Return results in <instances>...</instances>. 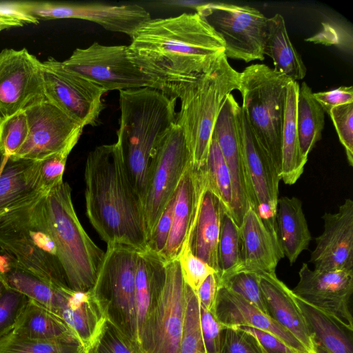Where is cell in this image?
<instances>
[{
	"instance_id": "54",
	"label": "cell",
	"mask_w": 353,
	"mask_h": 353,
	"mask_svg": "<svg viewBox=\"0 0 353 353\" xmlns=\"http://www.w3.org/2000/svg\"><path fill=\"white\" fill-rule=\"evenodd\" d=\"M21 26H22L15 22L0 20V32L9 28Z\"/></svg>"
},
{
	"instance_id": "21",
	"label": "cell",
	"mask_w": 353,
	"mask_h": 353,
	"mask_svg": "<svg viewBox=\"0 0 353 353\" xmlns=\"http://www.w3.org/2000/svg\"><path fill=\"white\" fill-rule=\"evenodd\" d=\"M206 185L205 168L196 169L192 163L175 192L171 230L167 243L159 254L165 263L176 260L183 246L188 243Z\"/></svg>"
},
{
	"instance_id": "37",
	"label": "cell",
	"mask_w": 353,
	"mask_h": 353,
	"mask_svg": "<svg viewBox=\"0 0 353 353\" xmlns=\"http://www.w3.org/2000/svg\"><path fill=\"white\" fill-rule=\"evenodd\" d=\"M0 353H86L74 336L38 340L21 338L9 333L0 341Z\"/></svg>"
},
{
	"instance_id": "14",
	"label": "cell",
	"mask_w": 353,
	"mask_h": 353,
	"mask_svg": "<svg viewBox=\"0 0 353 353\" xmlns=\"http://www.w3.org/2000/svg\"><path fill=\"white\" fill-rule=\"evenodd\" d=\"M237 123L250 206L277 236L276 215L279 175L258 143L241 108Z\"/></svg>"
},
{
	"instance_id": "36",
	"label": "cell",
	"mask_w": 353,
	"mask_h": 353,
	"mask_svg": "<svg viewBox=\"0 0 353 353\" xmlns=\"http://www.w3.org/2000/svg\"><path fill=\"white\" fill-rule=\"evenodd\" d=\"M218 276L220 284L241 272L242 245L240 227L232 216L224 212L218 244Z\"/></svg>"
},
{
	"instance_id": "1",
	"label": "cell",
	"mask_w": 353,
	"mask_h": 353,
	"mask_svg": "<svg viewBox=\"0 0 353 353\" xmlns=\"http://www.w3.org/2000/svg\"><path fill=\"white\" fill-rule=\"evenodd\" d=\"M133 62L169 97L195 80L224 52L219 34L197 12L150 19L130 37Z\"/></svg>"
},
{
	"instance_id": "23",
	"label": "cell",
	"mask_w": 353,
	"mask_h": 353,
	"mask_svg": "<svg viewBox=\"0 0 353 353\" xmlns=\"http://www.w3.org/2000/svg\"><path fill=\"white\" fill-rule=\"evenodd\" d=\"M214 314L224 327H254L274 334L289 347L301 353L310 352L270 315L225 286H219Z\"/></svg>"
},
{
	"instance_id": "18",
	"label": "cell",
	"mask_w": 353,
	"mask_h": 353,
	"mask_svg": "<svg viewBox=\"0 0 353 353\" xmlns=\"http://www.w3.org/2000/svg\"><path fill=\"white\" fill-rule=\"evenodd\" d=\"M294 294L323 311L352 332L353 318L350 301L353 292V270H311L303 263Z\"/></svg>"
},
{
	"instance_id": "47",
	"label": "cell",
	"mask_w": 353,
	"mask_h": 353,
	"mask_svg": "<svg viewBox=\"0 0 353 353\" xmlns=\"http://www.w3.org/2000/svg\"><path fill=\"white\" fill-rule=\"evenodd\" d=\"M26 299L19 292L5 288L0 297V341L12 331Z\"/></svg>"
},
{
	"instance_id": "10",
	"label": "cell",
	"mask_w": 353,
	"mask_h": 353,
	"mask_svg": "<svg viewBox=\"0 0 353 353\" xmlns=\"http://www.w3.org/2000/svg\"><path fill=\"white\" fill-rule=\"evenodd\" d=\"M192 163L183 132L174 123L159 144L151 163L143 201L148 241Z\"/></svg>"
},
{
	"instance_id": "11",
	"label": "cell",
	"mask_w": 353,
	"mask_h": 353,
	"mask_svg": "<svg viewBox=\"0 0 353 353\" xmlns=\"http://www.w3.org/2000/svg\"><path fill=\"white\" fill-rule=\"evenodd\" d=\"M62 63L108 92L141 88L157 89L155 83L131 59L128 46H106L94 42L87 48L75 49Z\"/></svg>"
},
{
	"instance_id": "4",
	"label": "cell",
	"mask_w": 353,
	"mask_h": 353,
	"mask_svg": "<svg viewBox=\"0 0 353 353\" xmlns=\"http://www.w3.org/2000/svg\"><path fill=\"white\" fill-rule=\"evenodd\" d=\"M239 77L240 72L221 52L195 80L179 87L172 94L181 101L175 124L183 132L196 169L206 165L216 120L227 96L239 90Z\"/></svg>"
},
{
	"instance_id": "46",
	"label": "cell",
	"mask_w": 353,
	"mask_h": 353,
	"mask_svg": "<svg viewBox=\"0 0 353 353\" xmlns=\"http://www.w3.org/2000/svg\"><path fill=\"white\" fill-rule=\"evenodd\" d=\"M69 154L59 153L39 161V184L41 190L47 194L61 183Z\"/></svg>"
},
{
	"instance_id": "48",
	"label": "cell",
	"mask_w": 353,
	"mask_h": 353,
	"mask_svg": "<svg viewBox=\"0 0 353 353\" xmlns=\"http://www.w3.org/2000/svg\"><path fill=\"white\" fill-rule=\"evenodd\" d=\"M199 316L201 335L206 353H220L221 333L224 326L213 313L200 305Z\"/></svg>"
},
{
	"instance_id": "19",
	"label": "cell",
	"mask_w": 353,
	"mask_h": 353,
	"mask_svg": "<svg viewBox=\"0 0 353 353\" xmlns=\"http://www.w3.org/2000/svg\"><path fill=\"white\" fill-rule=\"evenodd\" d=\"M240 108L234 96L228 94L220 109L212 133L230 172L232 181L231 216L239 227L250 207L238 130L237 116Z\"/></svg>"
},
{
	"instance_id": "3",
	"label": "cell",
	"mask_w": 353,
	"mask_h": 353,
	"mask_svg": "<svg viewBox=\"0 0 353 353\" xmlns=\"http://www.w3.org/2000/svg\"><path fill=\"white\" fill-rule=\"evenodd\" d=\"M176 99L152 88L119 91L117 141L129 177L143 204L155 151L175 123Z\"/></svg>"
},
{
	"instance_id": "12",
	"label": "cell",
	"mask_w": 353,
	"mask_h": 353,
	"mask_svg": "<svg viewBox=\"0 0 353 353\" xmlns=\"http://www.w3.org/2000/svg\"><path fill=\"white\" fill-rule=\"evenodd\" d=\"M41 71L48 100L83 128L98 125L106 90L53 58L41 63Z\"/></svg>"
},
{
	"instance_id": "39",
	"label": "cell",
	"mask_w": 353,
	"mask_h": 353,
	"mask_svg": "<svg viewBox=\"0 0 353 353\" xmlns=\"http://www.w3.org/2000/svg\"><path fill=\"white\" fill-rule=\"evenodd\" d=\"M185 301L183 328L177 353H206L201 335L197 295L187 284Z\"/></svg>"
},
{
	"instance_id": "44",
	"label": "cell",
	"mask_w": 353,
	"mask_h": 353,
	"mask_svg": "<svg viewBox=\"0 0 353 353\" xmlns=\"http://www.w3.org/2000/svg\"><path fill=\"white\" fill-rule=\"evenodd\" d=\"M329 115L345 149L347 163L353 166V103L333 108Z\"/></svg>"
},
{
	"instance_id": "59",
	"label": "cell",
	"mask_w": 353,
	"mask_h": 353,
	"mask_svg": "<svg viewBox=\"0 0 353 353\" xmlns=\"http://www.w3.org/2000/svg\"><path fill=\"white\" fill-rule=\"evenodd\" d=\"M260 346H261V345H260ZM261 350H262L263 353H268V352H267L264 349H263L262 347H261ZM308 353H316V352H315V350H314V351H311V352H308Z\"/></svg>"
},
{
	"instance_id": "9",
	"label": "cell",
	"mask_w": 353,
	"mask_h": 353,
	"mask_svg": "<svg viewBox=\"0 0 353 353\" xmlns=\"http://www.w3.org/2000/svg\"><path fill=\"white\" fill-rule=\"evenodd\" d=\"M196 10L223 39L227 59L245 63L264 59L268 18L259 10L225 3L202 4Z\"/></svg>"
},
{
	"instance_id": "52",
	"label": "cell",
	"mask_w": 353,
	"mask_h": 353,
	"mask_svg": "<svg viewBox=\"0 0 353 353\" xmlns=\"http://www.w3.org/2000/svg\"><path fill=\"white\" fill-rule=\"evenodd\" d=\"M219 286V276L213 273L203 281L196 292L199 305L213 314Z\"/></svg>"
},
{
	"instance_id": "42",
	"label": "cell",
	"mask_w": 353,
	"mask_h": 353,
	"mask_svg": "<svg viewBox=\"0 0 353 353\" xmlns=\"http://www.w3.org/2000/svg\"><path fill=\"white\" fill-rule=\"evenodd\" d=\"M185 284L195 292L203 281L216 272L192 252L188 245H184L177 259Z\"/></svg>"
},
{
	"instance_id": "45",
	"label": "cell",
	"mask_w": 353,
	"mask_h": 353,
	"mask_svg": "<svg viewBox=\"0 0 353 353\" xmlns=\"http://www.w3.org/2000/svg\"><path fill=\"white\" fill-rule=\"evenodd\" d=\"M220 353H263L257 340L245 331L223 327L221 333Z\"/></svg>"
},
{
	"instance_id": "34",
	"label": "cell",
	"mask_w": 353,
	"mask_h": 353,
	"mask_svg": "<svg viewBox=\"0 0 353 353\" xmlns=\"http://www.w3.org/2000/svg\"><path fill=\"white\" fill-rule=\"evenodd\" d=\"M295 296V295H294ZM314 344L330 353H353L351 337L330 316L295 296Z\"/></svg>"
},
{
	"instance_id": "35",
	"label": "cell",
	"mask_w": 353,
	"mask_h": 353,
	"mask_svg": "<svg viewBox=\"0 0 353 353\" xmlns=\"http://www.w3.org/2000/svg\"><path fill=\"white\" fill-rule=\"evenodd\" d=\"M296 123L301 154L307 161L310 152L321 139L325 125V112L305 82L299 85Z\"/></svg>"
},
{
	"instance_id": "32",
	"label": "cell",
	"mask_w": 353,
	"mask_h": 353,
	"mask_svg": "<svg viewBox=\"0 0 353 353\" xmlns=\"http://www.w3.org/2000/svg\"><path fill=\"white\" fill-rule=\"evenodd\" d=\"M10 333L21 338L38 340L75 336L63 320L28 298Z\"/></svg>"
},
{
	"instance_id": "16",
	"label": "cell",
	"mask_w": 353,
	"mask_h": 353,
	"mask_svg": "<svg viewBox=\"0 0 353 353\" xmlns=\"http://www.w3.org/2000/svg\"><path fill=\"white\" fill-rule=\"evenodd\" d=\"M22 8L38 20L79 19L94 22L107 30L131 37L151 19L148 11L134 3H56L21 1Z\"/></svg>"
},
{
	"instance_id": "43",
	"label": "cell",
	"mask_w": 353,
	"mask_h": 353,
	"mask_svg": "<svg viewBox=\"0 0 353 353\" xmlns=\"http://www.w3.org/2000/svg\"><path fill=\"white\" fill-rule=\"evenodd\" d=\"M89 353H142L138 344L119 331L108 320L94 347Z\"/></svg>"
},
{
	"instance_id": "38",
	"label": "cell",
	"mask_w": 353,
	"mask_h": 353,
	"mask_svg": "<svg viewBox=\"0 0 353 353\" xmlns=\"http://www.w3.org/2000/svg\"><path fill=\"white\" fill-rule=\"evenodd\" d=\"M205 172L208 188L219 199L225 211L231 215V177L218 143L213 136L209 148Z\"/></svg>"
},
{
	"instance_id": "13",
	"label": "cell",
	"mask_w": 353,
	"mask_h": 353,
	"mask_svg": "<svg viewBox=\"0 0 353 353\" xmlns=\"http://www.w3.org/2000/svg\"><path fill=\"white\" fill-rule=\"evenodd\" d=\"M185 284L178 260L165 265L158 303L138 339L142 353H177L183 328Z\"/></svg>"
},
{
	"instance_id": "50",
	"label": "cell",
	"mask_w": 353,
	"mask_h": 353,
	"mask_svg": "<svg viewBox=\"0 0 353 353\" xmlns=\"http://www.w3.org/2000/svg\"><path fill=\"white\" fill-rule=\"evenodd\" d=\"M313 96L324 112L329 114L334 107L353 103V88L341 86L330 91L313 92Z\"/></svg>"
},
{
	"instance_id": "56",
	"label": "cell",
	"mask_w": 353,
	"mask_h": 353,
	"mask_svg": "<svg viewBox=\"0 0 353 353\" xmlns=\"http://www.w3.org/2000/svg\"><path fill=\"white\" fill-rule=\"evenodd\" d=\"M7 157L4 154V152L0 149V172L4 164V162L6 159Z\"/></svg>"
},
{
	"instance_id": "26",
	"label": "cell",
	"mask_w": 353,
	"mask_h": 353,
	"mask_svg": "<svg viewBox=\"0 0 353 353\" xmlns=\"http://www.w3.org/2000/svg\"><path fill=\"white\" fill-rule=\"evenodd\" d=\"M225 209L219 199L206 185L199 212L188 244L193 254L212 268L216 273L218 244Z\"/></svg>"
},
{
	"instance_id": "53",
	"label": "cell",
	"mask_w": 353,
	"mask_h": 353,
	"mask_svg": "<svg viewBox=\"0 0 353 353\" xmlns=\"http://www.w3.org/2000/svg\"><path fill=\"white\" fill-rule=\"evenodd\" d=\"M0 20L19 23L38 24L37 19L25 12L21 6V1L0 2Z\"/></svg>"
},
{
	"instance_id": "57",
	"label": "cell",
	"mask_w": 353,
	"mask_h": 353,
	"mask_svg": "<svg viewBox=\"0 0 353 353\" xmlns=\"http://www.w3.org/2000/svg\"><path fill=\"white\" fill-rule=\"evenodd\" d=\"M3 256H0V273L2 272L5 262L6 257L2 254Z\"/></svg>"
},
{
	"instance_id": "5",
	"label": "cell",
	"mask_w": 353,
	"mask_h": 353,
	"mask_svg": "<svg viewBox=\"0 0 353 353\" xmlns=\"http://www.w3.org/2000/svg\"><path fill=\"white\" fill-rule=\"evenodd\" d=\"M44 194L0 215V252L13 265L50 284L68 288L47 225Z\"/></svg>"
},
{
	"instance_id": "49",
	"label": "cell",
	"mask_w": 353,
	"mask_h": 353,
	"mask_svg": "<svg viewBox=\"0 0 353 353\" xmlns=\"http://www.w3.org/2000/svg\"><path fill=\"white\" fill-rule=\"evenodd\" d=\"M174 197L170 199L149 239L146 250L159 254L165 248L172 227Z\"/></svg>"
},
{
	"instance_id": "6",
	"label": "cell",
	"mask_w": 353,
	"mask_h": 353,
	"mask_svg": "<svg viewBox=\"0 0 353 353\" xmlns=\"http://www.w3.org/2000/svg\"><path fill=\"white\" fill-rule=\"evenodd\" d=\"M48 228L68 288L87 292L94 286L105 252L88 236L72 201L71 188L62 182L43 196Z\"/></svg>"
},
{
	"instance_id": "8",
	"label": "cell",
	"mask_w": 353,
	"mask_h": 353,
	"mask_svg": "<svg viewBox=\"0 0 353 353\" xmlns=\"http://www.w3.org/2000/svg\"><path fill=\"white\" fill-rule=\"evenodd\" d=\"M139 252L124 245H107L92 288L104 307L108 320L137 343L135 286Z\"/></svg>"
},
{
	"instance_id": "40",
	"label": "cell",
	"mask_w": 353,
	"mask_h": 353,
	"mask_svg": "<svg viewBox=\"0 0 353 353\" xmlns=\"http://www.w3.org/2000/svg\"><path fill=\"white\" fill-rule=\"evenodd\" d=\"M269 314L265 298L260 286L259 275L242 271L232 275L220 284ZM270 315V314H269Z\"/></svg>"
},
{
	"instance_id": "33",
	"label": "cell",
	"mask_w": 353,
	"mask_h": 353,
	"mask_svg": "<svg viewBox=\"0 0 353 353\" xmlns=\"http://www.w3.org/2000/svg\"><path fill=\"white\" fill-rule=\"evenodd\" d=\"M0 278L6 288L19 292L59 317V307L68 288L50 284L13 265L8 259Z\"/></svg>"
},
{
	"instance_id": "22",
	"label": "cell",
	"mask_w": 353,
	"mask_h": 353,
	"mask_svg": "<svg viewBox=\"0 0 353 353\" xmlns=\"http://www.w3.org/2000/svg\"><path fill=\"white\" fill-rule=\"evenodd\" d=\"M242 245V271L276 274L280 260L284 257L278 236L264 223L250 206L240 225Z\"/></svg>"
},
{
	"instance_id": "28",
	"label": "cell",
	"mask_w": 353,
	"mask_h": 353,
	"mask_svg": "<svg viewBox=\"0 0 353 353\" xmlns=\"http://www.w3.org/2000/svg\"><path fill=\"white\" fill-rule=\"evenodd\" d=\"M165 265L148 250L139 252L135 286L137 342L161 296L165 280Z\"/></svg>"
},
{
	"instance_id": "25",
	"label": "cell",
	"mask_w": 353,
	"mask_h": 353,
	"mask_svg": "<svg viewBox=\"0 0 353 353\" xmlns=\"http://www.w3.org/2000/svg\"><path fill=\"white\" fill-rule=\"evenodd\" d=\"M259 279L269 314L307 351H314L312 336L292 290L276 274H262Z\"/></svg>"
},
{
	"instance_id": "41",
	"label": "cell",
	"mask_w": 353,
	"mask_h": 353,
	"mask_svg": "<svg viewBox=\"0 0 353 353\" xmlns=\"http://www.w3.org/2000/svg\"><path fill=\"white\" fill-rule=\"evenodd\" d=\"M28 134V124L24 110L0 123V149L7 157L14 156L23 145Z\"/></svg>"
},
{
	"instance_id": "27",
	"label": "cell",
	"mask_w": 353,
	"mask_h": 353,
	"mask_svg": "<svg viewBox=\"0 0 353 353\" xmlns=\"http://www.w3.org/2000/svg\"><path fill=\"white\" fill-rule=\"evenodd\" d=\"M40 193L39 161L7 157L0 172V215Z\"/></svg>"
},
{
	"instance_id": "55",
	"label": "cell",
	"mask_w": 353,
	"mask_h": 353,
	"mask_svg": "<svg viewBox=\"0 0 353 353\" xmlns=\"http://www.w3.org/2000/svg\"><path fill=\"white\" fill-rule=\"evenodd\" d=\"M314 350L316 353H330L327 350L318 344H314Z\"/></svg>"
},
{
	"instance_id": "7",
	"label": "cell",
	"mask_w": 353,
	"mask_h": 353,
	"mask_svg": "<svg viewBox=\"0 0 353 353\" xmlns=\"http://www.w3.org/2000/svg\"><path fill=\"white\" fill-rule=\"evenodd\" d=\"M290 81L268 65L259 63L245 68L239 77L241 110L279 175L286 93Z\"/></svg>"
},
{
	"instance_id": "31",
	"label": "cell",
	"mask_w": 353,
	"mask_h": 353,
	"mask_svg": "<svg viewBox=\"0 0 353 353\" xmlns=\"http://www.w3.org/2000/svg\"><path fill=\"white\" fill-rule=\"evenodd\" d=\"M263 54L272 59L276 72L294 81L305 77L306 68L289 38L285 20L280 14L268 19Z\"/></svg>"
},
{
	"instance_id": "15",
	"label": "cell",
	"mask_w": 353,
	"mask_h": 353,
	"mask_svg": "<svg viewBox=\"0 0 353 353\" xmlns=\"http://www.w3.org/2000/svg\"><path fill=\"white\" fill-rule=\"evenodd\" d=\"M28 134L13 156L35 161L59 153L70 154L83 127L44 98L25 110Z\"/></svg>"
},
{
	"instance_id": "20",
	"label": "cell",
	"mask_w": 353,
	"mask_h": 353,
	"mask_svg": "<svg viewBox=\"0 0 353 353\" xmlns=\"http://www.w3.org/2000/svg\"><path fill=\"white\" fill-rule=\"evenodd\" d=\"M323 232L315 239L310 263L319 271L353 270V201L346 199L335 213L322 216Z\"/></svg>"
},
{
	"instance_id": "29",
	"label": "cell",
	"mask_w": 353,
	"mask_h": 353,
	"mask_svg": "<svg viewBox=\"0 0 353 353\" xmlns=\"http://www.w3.org/2000/svg\"><path fill=\"white\" fill-rule=\"evenodd\" d=\"M276 223L283 252L292 265L312 240L301 200L295 196L279 198Z\"/></svg>"
},
{
	"instance_id": "2",
	"label": "cell",
	"mask_w": 353,
	"mask_h": 353,
	"mask_svg": "<svg viewBox=\"0 0 353 353\" xmlns=\"http://www.w3.org/2000/svg\"><path fill=\"white\" fill-rule=\"evenodd\" d=\"M86 214L107 245L146 250L143 204L129 177L118 143L91 150L84 172Z\"/></svg>"
},
{
	"instance_id": "17",
	"label": "cell",
	"mask_w": 353,
	"mask_h": 353,
	"mask_svg": "<svg viewBox=\"0 0 353 353\" xmlns=\"http://www.w3.org/2000/svg\"><path fill=\"white\" fill-rule=\"evenodd\" d=\"M41 63L26 48L0 52V123L46 98Z\"/></svg>"
},
{
	"instance_id": "24",
	"label": "cell",
	"mask_w": 353,
	"mask_h": 353,
	"mask_svg": "<svg viewBox=\"0 0 353 353\" xmlns=\"http://www.w3.org/2000/svg\"><path fill=\"white\" fill-rule=\"evenodd\" d=\"M81 343L86 353L98 342L108 316L99 299L93 291L76 292L68 289L59 312Z\"/></svg>"
},
{
	"instance_id": "51",
	"label": "cell",
	"mask_w": 353,
	"mask_h": 353,
	"mask_svg": "<svg viewBox=\"0 0 353 353\" xmlns=\"http://www.w3.org/2000/svg\"><path fill=\"white\" fill-rule=\"evenodd\" d=\"M239 328L253 336L268 353H301L270 332L248 326H241Z\"/></svg>"
},
{
	"instance_id": "30",
	"label": "cell",
	"mask_w": 353,
	"mask_h": 353,
	"mask_svg": "<svg viewBox=\"0 0 353 353\" xmlns=\"http://www.w3.org/2000/svg\"><path fill=\"white\" fill-rule=\"evenodd\" d=\"M299 89L297 81L288 85L282 134L280 179L287 185L294 184L307 163L301 154L296 123V105Z\"/></svg>"
},
{
	"instance_id": "58",
	"label": "cell",
	"mask_w": 353,
	"mask_h": 353,
	"mask_svg": "<svg viewBox=\"0 0 353 353\" xmlns=\"http://www.w3.org/2000/svg\"><path fill=\"white\" fill-rule=\"evenodd\" d=\"M6 286L3 282V281L1 280V279L0 278V297L5 289Z\"/></svg>"
}]
</instances>
